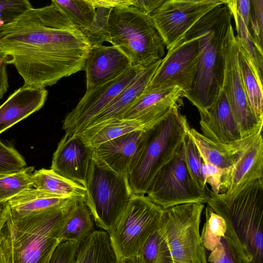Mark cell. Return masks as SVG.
Masks as SVG:
<instances>
[{"instance_id":"obj_30","label":"cell","mask_w":263,"mask_h":263,"mask_svg":"<svg viewBox=\"0 0 263 263\" xmlns=\"http://www.w3.org/2000/svg\"><path fill=\"white\" fill-rule=\"evenodd\" d=\"M209 198L206 202L213 211L222 216L226 222V232L223 239L227 245L235 263H252L244 246L239 238L232 224L230 214L225 202L218 194H214L208 190Z\"/></svg>"},{"instance_id":"obj_36","label":"cell","mask_w":263,"mask_h":263,"mask_svg":"<svg viewBox=\"0 0 263 263\" xmlns=\"http://www.w3.org/2000/svg\"><path fill=\"white\" fill-rule=\"evenodd\" d=\"M236 27V38L242 48L253 63L260 75L262 77L263 53L256 47L251 34L242 18L237 13L232 14Z\"/></svg>"},{"instance_id":"obj_8","label":"cell","mask_w":263,"mask_h":263,"mask_svg":"<svg viewBox=\"0 0 263 263\" xmlns=\"http://www.w3.org/2000/svg\"><path fill=\"white\" fill-rule=\"evenodd\" d=\"M85 187V201L94 222L109 233L134 194L127 175L100 166L92 158Z\"/></svg>"},{"instance_id":"obj_28","label":"cell","mask_w":263,"mask_h":263,"mask_svg":"<svg viewBox=\"0 0 263 263\" xmlns=\"http://www.w3.org/2000/svg\"><path fill=\"white\" fill-rule=\"evenodd\" d=\"M118 263L109 233L93 230L80 244L76 263Z\"/></svg>"},{"instance_id":"obj_48","label":"cell","mask_w":263,"mask_h":263,"mask_svg":"<svg viewBox=\"0 0 263 263\" xmlns=\"http://www.w3.org/2000/svg\"><path fill=\"white\" fill-rule=\"evenodd\" d=\"M5 203H3L0 202V215L2 213L4 207Z\"/></svg>"},{"instance_id":"obj_24","label":"cell","mask_w":263,"mask_h":263,"mask_svg":"<svg viewBox=\"0 0 263 263\" xmlns=\"http://www.w3.org/2000/svg\"><path fill=\"white\" fill-rule=\"evenodd\" d=\"M237 43L239 68L247 99L256 118L263 123L262 77L238 41Z\"/></svg>"},{"instance_id":"obj_21","label":"cell","mask_w":263,"mask_h":263,"mask_svg":"<svg viewBox=\"0 0 263 263\" xmlns=\"http://www.w3.org/2000/svg\"><path fill=\"white\" fill-rule=\"evenodd\" d=\"M45 88L22 86L0 106V135L41 109L47 99Z\"/></svg>"},{"instance_id":"obj_10","label":"cell","mask_w":263,"mask_h":263,"mask_svg":"<svg viewBox=\"0 0 263 263\" xmlns=\"http://www.w3.org/2000/svg\"><path fill=\"white\" fill-rule=\"evenodd\" d=\"M208 190H200L193 181L185 165L182 146L156 174L146 195L164 209L189 202L206 203Z\"/></svg>"},{"instance_id":"obj_27","label":"cell","mask_w":263,"mask_h":263,"mask_svg":"<svg viewBox=\"0 0 263 263\" xmlns=\"http://www.w3.org/2000/svg\"><path fill=\"white\" fill-rule=\"evenodd\" d=\"M186 132L197 147L203 162L222 168H229L233 164L240 140L230 144H221L189 126Z\"/></svg>"},{"instance_id":"obj_32","label":"cell","mask_w":263,"mask_h":263,"mask_svg":"<svg viewBox=\"0 0 263 263\" xmlns=\"http://www.w3.org/2000/svg\"><path fill=\"white\" fill-rule=\"evenodd\" d=\"M33 167H24L14 173L0 174V202L5 203L23 191L33 187Z\"/></svg>"},{"instance_id":"obj_5","label":"cell","mask_w":263,"mask_h":263,"mask_svg":"<svg viewBox=\"0 0 263 263\" xmlns=\"http://www.w3.org/2000/svg\"><path fill=\"white\" fill-rule=\"evenodd\" d=\"M107 42L118 47L133 66L146 68L165 55V44L151 14L134 6L111 9Z\"/></svg>"},{"instance_id":"obj_46","label":"cell","mask_w":263,"mask_h":263,"mask_svg":"<svg viewBox=\"0 0 263 263\" xmlns=\"http://www.w3.org/2000/svg\"><path fill=\"white\" fill-rule=\"evenodd\" d=\"M6 65L4 63L0 64V100L7 92L9 87Z\"/></svg>"},{"instance_id":"obj_33","label":"cell","mask_w":263,"mask_h":263,"mask_svg":"<svg viewBox=\"0 0 263 263\" xmlns=\"http://www.w3.org/2000/svg\"><path fill=\"white\" fill-rule=\"evenodd\" d=\"M168 262H172L170 251L158 229L153 232L146 240L136 257L135 263Z\"/></svg>"},{"instance_id":"obj_7","label":"cell","mask_w":263,"mask_h":263,"mask_svg":"<svg viewBox=\"0 0 263 263\" xmlns=\"http://www.w3.org/2000/svg\"><path fill=\"white\" fill-rule=\"evenodd\" d=\"M163 209L146 194L133 195L125 210L108 233L118 263H135L147 238L161 223Z\"/></svg>"},{"instance_id":"obj_39","label":"cell","mask_w":263,"mask_h":263,"mask_svg":"<svg viewBox=\"0 0 263 263\" xmlns=\"http://www.w3.org/2000/svg\"><path fill=\"white\" fill-rule=\"evenodd\" d=\"M249 31L257 49L263 53V0H250Z\"/></svg>"},{"instance_id":"obj_29","label":"cell","mask_w":263,"mask_h":263,"mask_svg":"<svg viewBox=\"0 0 263 263\" xmlns=\"http://www.w3.org/2000/svg\"><path fill=\"white\" fill-rule=\"evenodd\" d=\"M94 230V220L84 200L79 199L66 218L60 231L59 242H81Z\"/></svg>"},{"instance_id":"obj_18","label":"cell","mask_w":263,"mask_h":263,"mask_svg":"<svg viewBox=\"0 0 263 263\" xmlns=\"http://www.w3.org/2000/svg\"><path fill=\"white\" fill-rule=\"evenodd\" d=\"M132 66L129 59L116 46H91L84 67L86 90L115 79Z\"/></svg>"},{"instance_id":"obj_42","label":"cell","mask_w":263,"mask_h":263,"mask_svg":"<svg viewBox=\"0 0 263 263\" xmlns=\"http://www.w3.org/2000/svg\"><path fill=\"white\" fill-rule=\"evenodd\" d=\"M80 241L65 240L55 248L49 263H76Z\"/></svg>"},{"instance_id":"obj_45","label":"cell","mask_w":263,"mask_h":263,"mask_svg":"<svg viewBox=\"0 0 263 263\" xmlns=\"http://www.w3.org/2000/svg\"><path fill=\"white\" fill-rule=\"evenodd\" d=\"M228 7L232 14L237 13L240 16L249 30L250 23V0H231Z\"/></svg>"},{"instance_id":"obj_49","label":"cell","mask_w":263,"mask_h":263,"mask_svg":"<svg viewBox=\"0 0 263 263\" xmlns=\"http://www.w3.org/2000/svg\"><path fill=\"white\" fill-rule=\"evenodd\" d=\"M4 63V62H3V60H2V59H1V58L0 57V64H2V63Z\"/></svg>"},{"instance_id":"obj_1","label":"cell","mask_w":263,"mask_h":263,"mask_svg":"<svg viewBox=\"0 0 263 263\" xmlns=\"http://www.w3.org/2000/svg\"><path fill=\"white\" fill-rule=\"evenodd\" d=\"M91 47L53 4L32 8L0 27V57L15 66L25 87L45 88L84 70Z\"/></svg>"},{"instance_id":"obj_3","label":"cell","mask_w":263,"mask_h":263,"mask_svg":"<svg viewBox=\"0 0 263 263\" xmlns=\"http://www.w3.org/2000/svg\"><path fill=\"white\" fill-rule=\"evenodd\" d=\"M232 16L227 5L217 6L202 16L185 33L198 39L199 54L192 86L184 97L199 112L212 105L222 88L223 43L232 25Z\"/></svg>"},{"instance_id":"obj_12","label":"cell","mask_w":263,"mask_h":263,"mask_svg":"<svg viewBox=\"0 0 263 263\" xmlns=\"http://www.w3.org/2000/svg\"><path fill=\"white\" fill-rule=\"evenodd\" d=\"M198 39L185 34L161 59L144 91L177 86L184 95L191 88L197 65Z\"/></svg>"},{"instance_id":"obj_20","label":"cell","mask_w":263,"mask_h":263,"mask_svg":"<svg viewBox=\"0 0 263 263\" xmlns=\"http://www.w3.org/2000/svg\"><path fill=\"white\" fill-rule=\"evenodd\" d=\"M199 114L202 134L212 141L227 145L242 139L238 125L222 88L212 105Z\"/></svg>"},{"instance_id":"obj_34","label":"cell","mask_w":263,"mask_h":263,"mask_svg":"<svg viewBox=\"0 0 263 263\" xmlns=\"http://www.w3.org/2000/svg\"><path fill=\"white\" fill-rule=\"evenodd\" d=\"M205 221L200 233L201 238L205 249L211 251L224 237L226 222L224 219L215 213L208 204L205 207Z\"/></svg>"},{"instance_id":"obj_14","label":"cell","mask_w":263,"mask_h":263,"mask_svg":"<svg viewBox=\"0 0 263 263\" xmlns=\"http://www.w3.org/2000/svg\"><path fill=\"white\" fill-rule=\"evenodd\" d=\"M263 178V138L261 132L243 138L233 164L222 176L220 197L228 202L252 181Z\"/></svg>"},{"instance_id":"obj_17","label":"cell","mask_w":263,"mask_h":263,"mask_svg":"<svg viewBox=\"0 0 263 263\" xmlns=\"http://www.w3.org/2000/svg\"><path fill=\"white\" fill-rule=\"evenodd\" d=\"M92 155L93 148L79 135L65 133L53 155L51 168L85 186Z\"/></svg>"},{"instance_id":"obj_26","label":"cell","mask_w":263,"mask_h":263,"mask_svg":"<svg viewBox=\"0 0 263 263\" xmlns=\"http://www.w3.org/2000/svg\"><path fill=\"white\" fill-rule=\"evenodd\" d=\"M33 186L47 193L85 200L86 187L52 169L42 168L33 172Z\"/></svg>"},{"instance_id":"obj_2","label":"cell","mask_w":263,"mask_h":263,"mask_svg":"<svg viewBox=\"0 0 263 263\" xmlns=\"http://www.w3.org/2000/svg\"><path fill=\"white\" fill-rule=\"evenodd\" d=\"M78 200L15 218L5 205L0 215V263H49L62 227Z\"/></svg>"},{"instance_id":"obj_44","label":"cell","mask_w":263,"mask_h":263,"mask_svg":"<svg viewBox=\"0 0 263 263\" xmlns=\"http://www.w3.org/2000/svg\"><path fill=\"white\" fill-rule=\"evenodd\" d=\"M207 262L214 263H235L229 248L223 238L211 251Z\"/></svg>"},{"instance_id":"obj_47","label":"cell","mask_w":263,"mask_h":263,"mask_svg":"<svg viewBox=\"0 0 263 263\" xmlns=\"http://www.w3.org/2000/svg\"><path fill=\"white\" fill-rule=\"evenodd\" d=\"M177 1H203L207 0H177ZM222 2L224 4H227L228 6H229L231 3V0H219Z\"/></svg>"},{"instance_id":"obj_22","label":"cell","mask_w":263,"mask_h":263,"mask_svg":"<svg viewBox=\"0 0 263 263\" xmlns=\"http://www.w3.org/2000/svg\"><path fill=\"white\" fill-rule=\"evenodd\" d=\"M161 60V59L144 68L101 112L89 121L85 128L109 119L120 118L124 111L144 91Z\"/></svg>"},{"instance_id":"obj_31","label":"cell","mask_w":263,"mask_h":263,"mask_svg":"<svg viewBox=\"0 0 263 263\" xmlns=\"http://www.w3.org/2000/svg\"><path fill=\"white\" fill-rule=\"evenodd\" d=\"M53 4L81 31L87 28L96 15V9L81 0H51Z\"/></svg>"},{"instance_id":"obj_43","label":"cell","mask_w":263,"mask_h":263,"mask_svg":"<svg viewBox=\"0 0 263 263\" xmlns=\"http://www.w3.org/2000/svg\"><path fill=\"white\" fill-rule=\"evenodd\" d=\"M228 169L203 162L202 171L204 181L210 185L211 190L214 194L219 193L221 178Z\"/></svg>"},{"instance_id":"obj_15","label":"cell","mask_w":263,"mask_h":263,"mask_svg":"<svg viewBox=\"0 0 263 263\" xmlns=\"http://www.w3.org/2000/svg\"><path fill=\"white\" fill-rule=\"evenodd\" d=\"M145 68L132 66L115 79L86 90L74 108L67 114L62 128L66 134L77 135Z\"/></svg>"},{"instance_id":"obj_35","label":"cell","mask_w":263,"mask_h":263,"mask_svg":"<svg viewBox=\"0 0 263 263\" xmlns=\"http://www.w3.org/2000/svg\"><path fill=\"white\" fill-rule=\"evenodd\" d=\"M182 147L185 165L193 181L200 190L207 191L208 187L202 171V160L187 132L183 139Z\"/></svg>"},{"instance_id":"obj_40","label":"cell","mask_w":263,"mask_h":263,"mask_svg":"<svg viewBox=\"0 0 263 263\" xmlns=\"http://www.w3.org/2000/svg\"><path fill=\"white\" fill-rule=\"evenodd\" d=\"M26 166L22 156L13 146L0 140V174L16 172Z\"/></svg>"},{"instance_id":"obj_37","label":"cell","mask_w":263,"mask_h":263,"mask_svg":"<svg viewBox=\"0 0 263 263\" xmlns=\"http://www.w3.org/2000/svg\"><path fill=\"white\" fill-rule=\"evenodd\" d=\"M112 8H97L96 15L90 25L82 32L91 46L102 45L107 42L108 36V18Z\"/></svg>"},{"instance_id":"obj_25","label":"cell","mask_w":263,"mask_h":263,"mask_svg":"<svg viewBox=\"0 0 263 263\" xmlns=\"http://www.w3.org/2000/svg\"><path fill=\"white\" fill-rule=\"evenodd\" d=\"M138 129H146L141 123L136 120L112 118L88 127L77 135L87 145L95 148L102 143Z\"/></svg>"},{"instance_id":"obj_9","label":"cell","mask_w":263,"mask_h":263,"mask_svg":"<svg viewBox=\"0 0 263 263\" xmlns=\"http://www.w3.org/2000/svg\"><path fill=\"white\" fill-rule=\"evenodd\" d=\"M224 202L252 263H263V178L252 181Z\"/></svg>"},{"instance_id":"obj_6","label":"cell","mask_w":263,"mask_h":263,"mask_svg":"<svg viewBox=\"0 0 263 263\" xmlns=\"http://www.w3.org/2000/svg\"><path fill=\"white\" fill-rule=\"evenodd\" d=\"M201 202H189L163 209L159 231L170 251L172 263H206L200 232Z\"/></svg>"},{"instance_id":"obj_13","label":"cell","mask_w":263,"mask_h":263,"mask_svg":"<svg viewBox=\"0 0 263 263\" xmlns=\"http://www.w3.org/2000/svg\"><path fill=\"white\" fill-rule=\"evenodd\" d=\"M219 0H168L151 16L167 50L177 43L202 16L220 5Z\"/></svg>"},{"instance_id":"obj_4","label":"cell","mask_w":263,"mask_h":263,"mask_svg":"<svg viewBox=\"0 0 263 263\" xmlns=\"http://www.w3.org/2000/svg\"><path fill=\"white\" fill-rule=\"evenodd\" d=\"M189 126L178 109L146 129L144 138L128 174L134 194H146L158 171L181 149Z\"/></svg>"},{"instance_id":"obj_38","label":"cell","mask_w":263,"mask_h":263,"mask_svg":"<svg viewBox=\"0 0 263 263\" xmlns=\"http://www.w3.org/2000/svg\"><path fill=\"white\" fill-rule=\"evenodd\" d=\"M86 2L95 9L104 7L115 8L134 6L142 11L151 14L161 6L165 0H81Z\"/></svg>"},{"instance_id":"obj_19","label":"cell","mask_w":263,"mask_h":263,"mask_svg":"<svg viewBox=\"0 0 263 263\" xmlns=\"http://www.w3.org/2000/svg\"><path fill=\"white\" fill-rule=\"evenodd\" d=\"M145 131L136 130L101 144L93 148V159L99 165L128 176Z\"/></svg>"},{"instance_id":"obj_16","label":"cell","mask_w":263,"mask_h":263,"mask_svg":"<svg viewBox=\"0 0 263 263\" xmlns=\"http://www.w3.org/2000/svg\"><path fill=\"white\" fill-rule=\"evenodd\" d=\"M184 93L173 86L144 91L124 111L120 118L134 120L147 129L166 117L183 105Z\"/></svg>"},{"instance_id":"obj_41","label":"cell","mask_w":263,"mask_h":263,"mask_svg":"<svg viewBox=\"0 0 263 263\" xmlns=\"http://www.w3.org/2000/svg\"><path fill=\"white\" fill-rule=\"evenodd\" d=\"M33 8L29 0H0V27Z\"/></svg>"},{"instance_id":"obj_23","label":"cell","mask_w":263,"mask_h":263,"mask_svg":"<svg viewBox=\"0 0 263 263\" xmlns=\"http://www.w3.org/2000/svg\"><path fill=\"white\" fill-rule=\"evenodd\" d=\"M72 198L53 195L34 187L25 190L5 203L14 218L34 214L60 206Z\"/></svg>"},{"instance_id":"obj_11","label":"cell","mask_w":263,"mask_h":263,"mask_svg":"<svg viewBox=\"0 0 263 263\" xmlns=\"http://www.w3.org/2000/svg\"><path fill=\"white\" fill-rule=\"evenodd\" d=\"M224 73L222 89L238 125L242 138L262 132L260 123L252 111L242 84L238 64V45L232 25L223 43Z\"/></svg>"}]
</instances>
